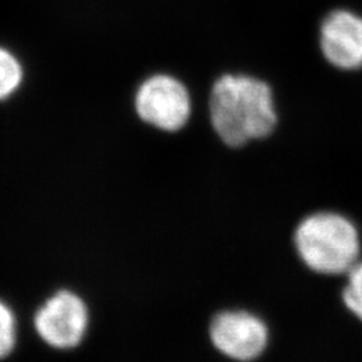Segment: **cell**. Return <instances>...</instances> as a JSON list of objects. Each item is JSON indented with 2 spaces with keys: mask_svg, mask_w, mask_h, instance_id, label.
Returning a JSON list of instances; mask_svg holds the SVG:
<instances>
[{
  "mask_svg": "<svg viewBox=\"0 0 362 362\" xmlns=\"http://www.w3.org/2000/svg\"><path fill=\"white\" fill-rule=\"evenodd\" d=\"M208 125L228 149H242L275 134L281 113L272 85L248 74H223L209 89Z\"/></svg>",
  "mask_w": 362,
  "mask_h": 362,
  "instance_id": "cell-1",
  "label": "cell"
},
{
  "mask_svg": "<svg viewBox=\"0 0 362 362\" xmlns=\"http://www.w3.org/2000/svg\"><path fill=\"white\" fill-rule=\"evenodd\" d=\"M293 247L308 272L322 278H338L360 262L361 233L348 215L318 209L298 221Z\"/></svg>",
  "mask_w": 362,
  "mask_h": 362,
  "instance_id": "cell-2",
  "label": "cell"
},
{
  "mask_svg": "<svg viewBox=\"0 0 362 362\" xmlns=\"http://www.w3.org/2000/svg\"><path fill=\"white\" fill-rule=\"evenodd\" d=\"M136 118L149 129L177 134L194 119V104L188 86L165 73L144 79L133 95Z\"/></svg>",
  "mask_w": 362,
  "mask_h": 362,
  "instance_id": "cell-3",
  "label": "cell"
},
{
  "mask_svg": "<svg viewBox=\"0 0 362 362\" xmlns=\"http://www.w3.org/2000/svg\"><path fill=\"white\" fill-rule=\"evenodd\" d=\"M207 333L214 351L228 361H258L272 345L269 322L245 308L216 311L208 322Z\"/></svg>",
  "mask_w": 362,
  "mask_h": 362,
  "instance_id": "cell-4",
  "label": "cell"
},
{
  "mask_svg": "<svg viewBox=\"0 0 362 362\" xmlns=\"http://www.w3.org/2000/svg\"><path fill=\"white\" fill-rule=\"evenodd\" d=\"M90 324L86 302L73 291L62 290L52 296L35 315L39 336L55 349L77 348Z\"/></svg>",
  "mask_w": 362,
  "mask_h": 362,
  "instance_id": "cell-5",
  "label": "cell"
},
{
  "mask_svg": "<svg viewBox=\"0 0 362 362\" xmlns=\"http://www.w3.org/2000/svg\"><path fill=\"white\" fill-rule=\"evenodd\" d=\"M320 46L325 59L336 69H362V18L346 10L326 16L321 26Z\"/></svg>",
  "mask_w": 362,
  "mask_h": 362,
  "instance_id": "cell-6",
  "label": "cell"
},
{
  "mask_svg": "<svg viewBox=\"0 0 362 362\" xmlns=\"http://www.w3.org/2000/svg\"><path fill=\"white\" fill-rule=\"evenodd\" d=\"M344 309L362 322V262H358L346 275L339 291Z\"/></svg>",
  "mask_w": 362,
  "mask_h": 362,
  "instance_id": "cell-7",
  "label": "cell"
},
{
  "mask_svg": "<svg viewBox=\"0 0 362 362\" xmlns=\"http://www.w3.org/2000/svg\"><path fill=\"white\" fill-rule=\"evenodd\" d=\"M23 70L11 52L0 47V100L7 98L22 82Z\"/></svg>",
  "mask_w": 362,
  "mask_h": 362,
  "instance_id": "cell-8",
  "label": "cell"
},
{
  "mask_svg": "<svg viewBox=\"0 0 362 362\" xmlns=\"http://www.w3.org/2000/svg\"><path fill=\"white\" fill-rule=\"evenodd\" d=\"M15 346V317L10 308L0 302V358L13 351Z\"/></svg>",
  "mask_w": 362,
  "mask_h": 362,
  "instance_id": "cell-9",
  "label": "cell"
}]
</instances>
